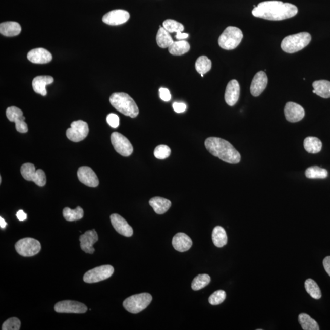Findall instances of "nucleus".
<instances>
[{
    "mask_svg": "<svg viewBox=\"0 0 330 330\" xmlns=\"http://www.w3.org/2000/svg\"><path fill=\"white\" fill-rule=\"evenodd\" d=\"M296 6L280 1H266L260 4L253 9L252 14L258 18L280 21L290 19L297 15Z\"/></svg>",
    "mask_w": 330,
    "mask_h": 330,
    "instance_id": "1",
    "label": "nucleus"
},
{
    "mask_svg": "<svg viewBox=\"0 0 330 330\" xmlns=\"http://www.w3.org/2000/svg\"><path fill=\"white\" fill-rule=\"evenodd\" d=\"M205 146L211 154L227 163L237 164L241 160L239 152L230 142L224 139L217 137L208 138L205 141Z\"/></svg>",
    "mask_w": 330,
    "mask_h": 330,
    "instance_id": "2",
    "label": "nucleus"
},
{
    "mask_svg": "<svg viewBox=\"0 0 330 330\" xmlns=\"http://www.w3.org/2000/svg\"><path fill=\"white\" fill-rule=\"evenodd\" d=\"M109 102L118 112L134 118L139 114L138 107L133 98L124 92H116L109 97Z\"/></svg>",
    "mask_w": 330,
    "mask_h": 330,
    "instance_id": "3",
    "label": "nucleus"
},
{
    "mask_svg": "<svg viewBox=\"0 0 330 330\" xmlns=\"http://www.w3.org/2000/svg\"><path fill=\"white\" fill-rule=\"evenodd\" d=\"M311 40V34L306 32H302L286 37L283 40L281 47L286 53H296L308 45Z\"/></svg>",
    "mask_w": 330,
    "mask_h": 330,
    "instance_id": "4",
    "label": "nucleus"
},
{
    "mask_svg": "<svg viewBox=\"0 0 330 330\" xmlns=\"http://www.w3.org/2000/svg\"><path fill=\"white\" fill-rule=\"evenodd\" d=\"M242 31L235 27H228L223 32L218 39L219 47L226 50L235 49L243 39Z\"/></svg>",
    "mask_w": 330,
    "mask_h": 330,
    "instance_id": "5",
    "label": "nucleus"
},
{
    "mask_svg": "<svg viewBox=\"0 0 330 330\" xmlns=\"http://www.w3.org/2000/svg\"><path fill=\"white\" fill-rule=\"evenodd\" d=\"M152 295L148 293L136 294L130 296L123 302L124 308L130 313L138 314L150 305Z\"/></svg>",
    "mask_w": 330,
    "mask_h": 330,
    "instance_id": "6",
    "label": "nucleus"
},
{
    "mask_svg": "<svg viewBox=\"0 0 330 330\" xmlns=\"http://www.w3.org/2000/svg\"><path fill=\"white\" fill-rule=\"evenodd\" d=\"M20 173L25 180L33 181L39 187H43L47 182L45 173L41 169L36 170L33 164L27 163L22 165Z\"/></svg>",
    "mask_w": 330,
    "mask_h": 330,
    "instance_id": "7",
    "label": "nucleus"
},
{
    "mask_svg": "<svg viewBox=\"0 0 330 330\" xmlns=\"http://www.w3.org/2000/svg\"><path fill=\"white\" fill-rule=\"evenodd\" d=\"M15 248L20 255L31 257L39 253L41 245L38 240L27 237L19 240L15 245Z\"/></svg>",
    "mask_w": 330,
    "mask_h": 330,
    "instance_id": "8",
    "label": "nucleus"
},
{
    "mask_svg": "<svg viewBox=\"0 0 330 330\" xmlns=\"http://www.w3.org/2000/svg\"><path fill=\"white\" fill-rule=\"evenodd\" d=\"M114 273V268L112 265H102L87 271L83 280L87 283H98L109 279Z\"/></svg>",
    "mask_w": 330,
    "mask_h": 330,
    "instance_id": "9",
    "label": "nucleus"
},
{
    "mask_svg": "<svg viewBox=\"0 0 330 330\" xmlns=\"http://www.w3.org/2000/svg\"><path fill=\"white\" fill-rule=\"evenodd\" d=\"M89 130L88 123L82 120L75 121L71 123L70 128L66 130V136L69 140L77 143L85 140Z\"/></svg>",
    "mask_w": 330,
    "mask_h": 330,
    "instance_id": "10",
    "label": "nucleus"
},
{
    "mask_svg": "<svg viewBox=\"0 0 330 330\" xmlns=\"http://www.w3.org/2000/svg\"><path fill=\"white\" fill-rule=\"evenodd\" d=\"M111 141L116 151L123 157H129L134 151V148L128 139L120 133H113Z\"/></svg>",
    "mask_w": 330,
    "mask_h": 330,
    "instance_id": "11",
    "label": "nucleus"
},
{
    "mask_svg": "<svg viewBox=\"0 0 330 330\" xmlns=\"http://www.w3.org/2000/svg\"><path fill=\"white\" fill-rule=\"evenodd\" d=\"M54 311L59 313L83 314L88 311V308L85 304L76 301L64 300L55 305Z\"/></svg>",
    "mask_w": 330,
    "mask_h": 330,
    "instance_id": "12",
    "label": "nucleus"
},
{
    "mask_svg": "<svg viewBox=\"0 0 330 330\" xmlns=\"http://www.w3.org/2000/svg\"><path fill=\"white\" fill-rule=\"evenodd\" d=\"M7 117L11 122L16 123V129L17 132L25 134L28 132L27 124L25 122V118L23 115L21 109L16 106L8 107L6 112Z\"/></svg>",
    "mask_w": 330,
    "mask_h": 330,
    "instance_id": "13",
    "label": "nucleus"
},
{
    "mask_svg": "<svg viewBox=\"0 0 330 330\" xmlns=\"http://www.w3.org/2000/svg\"><path fill=\"white\" fill-rule=\"evenodd\" d=\"M130 19V14L127 11L117 10L109 11L103 16L102 21L111 26H118L125 24Z\"/></svg>",
    "mask_w": 330,
    "mask_h": 330,
    "instance_id": "14",
    "label": "nucleus"
},
{
    "mask_svg": "<svg viewBox=\"0 0 330 330\" xmlns=\"http://www.w3.org/2000/svg\"><path fill=\"white\" fill-rule=\"evenodd\" d=\"M77 176L79 181L86 186L97 187L99 184V180L96 174L90 167H81L78 170Z\"/></svg>",
    "mask_w": 330,
    "mask_h": 330,
    "instance_id": "15",
    "label": "nucleus"
},
{
    "mask_svg": "<svg viewBox=\"0 0 330 330\" xmlns=\"http://www.w3.org/2000/svg\"><path fill=\"white\" fill-rule=\"evenodd\" d=\"M285 115L289 122L297 123L303 120L305 115V109L299 104L288 102L285 108Z\"/></svg>",
    "mask_w": 330,
    "mask_h": 330,
    "instance_id": "16",
    "label": "nucleus"
},
{
    "mask_svg": "<svg viewBox=\"0 0 330 330\" xmlns=\"http://www.w3.org/2000/svg\"><path fill=\"white\" fill-rule=\"evenodd\" d=\"M268 84V77L265 72L259 71L252 81L250 91L254 97H258L265 90Z\"/></svg>",
    "mask_w": 330,
    "mask_h": 330,
    "instance_id": "17",
    "label": "nucleus"
},
{
    "mask_svg": "<svg viewBox=\"0 0 330 330\" xmlns=\"http://www.w3.org/2000/svg\"><path fill=\"white\" fill-rule=\"evenodd\" d=\"M112 224L119 234L126 237H131L134 233L133 229L123 217L117 213L110 216Z\"/></svg>",
    "mask_w": 330,
    "mask_h": 330,
    "instance_id": "18",
    "label": "nucleus"
},
{
    "mask_svg": "<svg viewBox=\"0 0 330 330\" xmlns=\"http://www.w3.org/2000/svg\"><path fill=\"white\" fill-rule=\"evenodd\" d=\"M98 239L97 233L95 230L86 231L80 237V247L86 253L93 254L95 251L93 245Z\"/></svg>",
    "mask_w": 330,
    "mask_h": 330,
    "instance_id": "19",
    "label": "nucleus"
},
{
    "mask_svg": "<svg viewBox=\"0 0 330 330\" xmlns=\"http://www.w3.org/2000/svg\"><path fill=\"white\" fill-rule=\"evenodd\" d=\"M240 96V85L236 80H231L226 88L225 99L228 105L233 106L238 102Z\"/></svg>",
    "mask_w": 330,
    "mask_h": 330,
    "instance_id": "20",
    "label": "nucleus"
},
{
    "mask_svg": "<svg viewBox=\"0 0 330 330\" xmlns=\"http://www.w3.org/2000/svg\"><path fill=\"white\" fill-rule=\"evenodd\" d=\"M27 58L30 62L35 64L50 63L53 59L50 52L43 48H35L29 51Z\"/></svg>",
    "mask_w": 330,
    "mask_h": 330,
    "instance_id": "21",
    "label": "nucleus"
},
{
    "mask_svg": "<svg viewBox=\"0 0 330 330\" xmlns=\"http://www.w3.org/2000/svg\"><path fill=\"white\" fill-rule=\"evenodd\" d=\"M172 245L176 250L185 252L190 250L193 242L192 239L187 234L179 233L173 237Z\"/></svg>",
    "mask_w": 330,
    "mask_h": 330,
    "instance_id": "22",
    "label": "nucleus"
},
{
    "mask_svg": "<svg viewBox=\"0 0 330 330\" xmlns=\"http://www.w3.org/2000/svg\"><path fill=\"white\" fill-rule=\"evenodd\" d=\"M53 82V77L48 76V75H43V76H37L34 78L32 85H33L34 92L37 94L43 95V96H45L47 94L46 86L50 85Z\"/></svg>",
    "mask_w": 330,
    "mask_h": 330,
    "instance_id": "23",
    "label": "nucleus"
},
{
    "mask_svg": "<svg viewBox=\"0 0 330 330\" xmlns=\"http://www.w3.org/2000/svg\"><path fill=\"white\" fill-rule=\"evenodd\" d=\"M149 204L153 208L154 212L158 215L166 213L172 206V202L169 199L158 196L150 199Z\"/></svg>",
    "mask_w": 330,
    "mask_h": 330,
    "instance_id": "24",
    "label": "nucleus"
},
{
    "mask_svg": "<svg viewBox=\"0 0 330 330\" xmlns=\"http://www.w3.org/2000/svg\"><path fill=\"white\" fill-rule=\"evenodd\" d=\"M22 28L18 23L16 22H6L0 24V33L3 36L13 37L19 35Z\"/></svg>",
    "mask_w": 330,
    "mask_h": 330,
    "instance_id": "25",
    "label": "nucleus"
},
{
    "mask_svg": "<svg viewBox=\"0 0 330 330\" xmlns=\"http://www.w3.org/2000/svg\"><path fill=\"white\" fill-rule=\"evenodd\" d=\"M313 93L324 98H330V82L327 80H317L312 84Z\"/></svg>",
    "mask_w": 330,
    "mask_h": 330,
    "instance_id": "26",
    "label": "nucleus"
},
{
    "mask_svg": "<svg viewBox=\"0 0 330 330\" xmlns=\"http://www.w3.org/2000/svg\"><path fill=\"white\" fill-rule=\"evenodd\" d=\"M212 240L214 245L216 247L222 248L227 245L228 237L224 228L219 227V226H217V227L213 229Z\"/></svg>",
    "mask_w": 330,
    "mask_h": 330,
    "instance_id": "27",
    "label": "nucleus"
},
{
    "mask_svg": "<svg viewBox=\"0 0 330 330\" xmlns=\"http://www.w3.org/2000/svg\"><path fill=\"white\" fill-rule=\"evenodd\" d=\"M156 40L159 47L162 48H169L174 42L169 32L161 27L159 28Z\"/></svg>",
    "mask_w": 330,
    "mask_h": 330,
    "instance_id": "28",
    "label": "nucleus"
},
{
    "mask_svg": "<svg viewBox=\"0 0 330 330\" xmlns=\"http://www.w3.org/2000/svg\"><path fill=\"white\" fill-rule=\"evenodd\" d=\"M304 147L307 152L310 153H317L322 148V142L316 137H307L304 141Z\"/></svg>",
    "mask_w": 330,
    "mask_h": 330,
    "instance_id": "29",
    "label": "nucleus"
},
{
    "mask_svg": "<svg viewBox=\"0 0 330 330\" xmlns=\"http://www.w3.org/2000/svg\"><path fill=\"white\" fill-rule=\"evenodd\" d=\"M190 49V45L189 42L185 40H179L177 42H174L173 44L169 48L170 53L176 56L184 54L189 52Z\"/></svg>",
    "mask_w": 330,
    "mask_h": 330,
    "instance_id": "30",
    "label": "nucleus"
},
{
    "mask_svg": "<svg viewBox=\"0 0 330 330\" xmlns=\"http://www.w3.org/2000/svg\"><path fill=\"white\" fill-rule=\"evenodd\" d=\"M64 218L68 222H74L83 218L84 211L83 208L78 206L75 209H71L69 207L64 208L63 211Z\"/></svg>",
    "mask_w": 330,
    "mask_h": 330,
    "instance_id": "31",
    "label": "nucleus"
},
{
    "mask_svg": "<svg viewBox=\"0 0 330 330\" xmlns=\"http://www.w3.org/2000/svg\"><path fill=\"white\" fill-rule=\"evenodd\" d=\"M299 320L302 329L304 330H319V326L313 318L305 313L299 315Z\"/></svg>",
    "mask_w": 330,
    "mask_h": 330,
    "instance_id": "32",
    "label": "nucleus"
},
{
    "mask_svg": "<svg viewBox=\"0 0 330 330\" xmlns=\"http://www.w3.org/2000/svg\"><path fill=\"white\" fill-rule=\"evenodd\" d=\"M195 68L199 74H206L212 68V62L206 56L199 57L196 60Z\"/></svg>",
    "mask_w": 330,
    "mask_h": 330,
    "instance_id": "33",
    "label": "nucleus"
},
{
    "mask_svg": "<svg viewBox=\"0 0 330 330\" xmlns=\"http://www.w3.org/2000/svg\"><path fill=\"white\" fill-rule=\"evenodd\" d=\"M306 291L314 299L318 300L322 297V292L316 282L312 279H308L305 283Z\"/></svg>",
    "mask_w": 330,
    "mask_h": 330,
    "instance_id": "34",
    "label": "nucleus"
},
{
    "mask_svg": "<svg viewBox=\"0 0 330 330\" xmlns=\"http://www.w3.org/2000/svg\"><path fill=\"white\" fill-rule=\"evenodd\" d=\"M305 175L309 179H325L328 177V172L325 169L314 166L306 170Z\"/></svg>",
    "mask_w": 330,
    "mask_h": 330,
    "instance_id": "35",
    "label": "nucleus"
},
{
    "mask_svg": "<svg viewBox=\"0 0 330 330\" xmlns=\"http://www.w3.org/2000/svg\"><path fill=\"white\" fill-rule=\"evenodd\" d=\"M210 277L207 274H199L195 278L192 283L194 291H199L207 286L210 282Z\"/></svg>",
    "mask_w": 330,
    "mask_h": 330,
    "instance_id": "36",
    "label": "nucleus"
},
{
    "mask_svg": "<svg viewBox=\"0 0 330 330\" xmlns=\"http://www.w3.org/2000/svg\"><path fill=\"white\" fill-rule=\"evenodd\" d=\"M163 28L169 33H178V32H182L184 30V25L181 23L175 21L172 19L165 20L163 23Z\"/></svg>",
    "mask_w": 330,
    "mask_h": 330,
    "instance_id": "37",
    "label": "nucleus"
},
{
    "mask_svg": "<svg viewBox=\"0 0 330 330\" xmlns=\"http://www.w3.org/2000/svg\"><path fill=\"white\" fill-rule=\"evenodd\" d=\"M227 294L223 290L217 291L210 295L208 302L212 305H218L224 302Z\"/></svg>",
    "mask_w": 330,
    "mask_h": 330,
    "instance_id": "38",
    "label": "nucleus"
},
{
    "mask_svg": "<svg viewBox=\"0 0 330 330\" xmlns=\"http://www.w3.org/2000/svg\"><path fill=\"white\" fill-rule=\"evenodd\" d=\"M171 149L170 147L164 144L159 145L154 150L155 157L160 160H164L170 157Z\"/></svg>",
    "mask_w": 330,
    "mask_h": 330,
    "instance_id": "39",
    "label": "nucleus"
},
{
    "mask_svg": "<svg viewBox=\"0 0 330 330\" xmlns=\"http://www.w3.org/2000/svg\"><path fill=\"white\" fill-rule=\"evenodd\" d=\"M20 322L19 318L16 317H12L9 318L7 321H5L2 325L3 330H19L20 328Z\"/></svg>",
    "mask_w": 330,
    "mask_h": 330,
    "instance_id": "40",
    "label": "nucleus"
},
{
    "mask_svg": "<svg viewBox=\"0 0 330 330\" xmlns=\"http://www.w3.org/2000/svg\"><path fill=\"white\" fill-rule=\"evenodd\" d=\"M106 121L113 128H117L120 125V118L114 114H110L107 116Z\"/></svg>",
    "mask_w": 330,
    "mask_h": 330,
    "instance_id": "41",
    "label": "nucleus"
},
{
    "mask_svg": "<svg viewBox=\"0 0 330 330\" xmlns=\"http://www.w3.org/2000/svg\"><path fill=\"white\" fill-rule=\"evenodd\" d=\"M159 92H160V97L162 100L164 101V102H169L172 98V95H171L170 92L167 88H161L159 89Z\"/></svg>",
    "mask_w": 330,
    "mask_h": 330,
    "instance_id": "42",
    "label": "nucleus"
},
{
    "mask_svg": "<svg viewBox=\"0 0 330 330\" xmlns=\"http://www.w3.org/2000/svg\"><path fill=\"white\" fill-rule=\"evenodd\" d=\"M173 108L176 113L180 114V113H183L185 111L187 106L184 103L175 102L173 103Z\"/></svg>",
    "mask_w": 330,
    "mask_h": 330,
    "instance_id": "43",
    "label": "nucleus"
},
{
    "mask_svg": "<svg viewBox=\"0 0 330 330\" xmlns=\"http://www.w3.org/2000/svg\"><path fill=\"white\" fill-rule=\"evenodd\" d=\"M324 268L330 277V256H327L323 261Z\"/></svg>",
    "mask_w": 330,
    "mask_h": 330,
    "instance_id": "44",
    "label": "nucleus"
},
{
    "mask_svg": "<svg viewBox=\"0 0 330 330\" xmlns=\"http://www.w3.org/2000/svg\"><path fill=\"white\" fill-rule=\"evenodd\" d=\"M17 218H18L19 221H24L27 219V215L22 210H20L16 214Z\"/></svg>",
    "mask_w": 330,
    "mask_h": 330,
    "instance_id": "45",
    "label": "nucleus"
},
{
    "mask_svg": "<svg viewBox=\"0 0 330 330\" xmlns=\"http://www.w3.org/2000/svg\"><path fill=\"white\" fill-rule=\"evenodd\" d=\"M176 33L177 34H176V38L178 40L187 39L189 37V34L182 33L181 31L178 32Z\"/></svg>",
    "mask_w": 330,
    "mask_h": 330,
    "instance_id": "46",
    "label": "nucleus"
},
{
    "mask_svg": "<svg viewBox=\"0 0 330 330\" xmlns=\"http://www.w3.org/2000/svg\"><path fill=\"white\" fill-rule=\"evenodd\" d=\"M7 222H5V220L2 218V217H0V227L1 228L4 229L6 227H7Z\"/></svg>",
    "mask_w": 330,
    "mask_h": 330,
    "instance_id": "47",
    "label": "nucleus"
}]
</instances>
